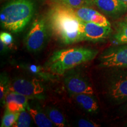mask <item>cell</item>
<instances>
[{
  "mask_svg": "<svg viewBox=\"0 0 127 127\" xmlns=\"http://www.w3.org/2000/svg\"><path fill=\"white\" fill-rule=\"evenodd\" d=\"M82 21L74 9L65 4H60L50 9L48 25L54 35L64 44H71L84 41Z\"/></svg>",
  "mask_w": 127,
  "mask_h": 127,
  "instance_id": "6da1fadb",
  "label": "cell"
},
{
  "mask_svg": "<svg viewBox=\"0 0 127 127\" xmlns=\"http://www.w3.org/2000/svg\"><path fill=\"white\" fill-rule=\"evenodd\" d=\"M98 53L97 50L85 47L58 50L53 52L44 66L55 75H64L68 70L94 60Z\"/></svg>",
  "mask_w": 127,
  "mask_h": 127,
  "instance_id": "7a4b0ae2",
  "label": "cell"
},
{
  "mask_svg": "<svg viewBox=\"0 0 127 127\" xmlns=\"http://www.w3.org/2000/svg\"><path fill=\"white\" fill-rule=\"evenodd\" d=\"M35 9V0H11L1 9V26L12 32H20L31 21Z\"/></svg>",
  "mask_w": 127,
  "mask_h": 127,
  "instance_id": "3957f363",
  "label": "cell"
},
{
  "mask_svg": "<svg viewBox=\"0 0 127 127\" xmlns=\"http://www.w3.org/2000/svg\"><path fill=\"white\" fill-rule=\"evenodd\" d=\"M104 92L109 101L115 105L127 102V69L113 68L104 82Z\"/></svg>",
  "mask_w": 127,
  "mask_h": 127,
  "instance_id": "277c9868",
  "label": "cell"
},
{
  "mask_svg": "<svg viewBox=\"0 0 127 127\" xmlns=\"http://www.w3.org/2000/svg\"><path fill=\"white\" fill-rule=\"evenodd\" d=\"M48 26L45 20L42 18L38 17L34 21L24 39L28 51L36 52L43 48L48 39Z\"/></svg>",
  "mask_w": 127,
  "mask_h": 127,
  "instance_id": "5b68a950",
  "label": "cell"
},
{
  "mask_svg": "<svg viewBox=\"0 0 127 127\" xmlns=\"http://www.w3.org/2000/svg\"><path fill=\"white\" fill-rule=\"evenodd\" d=\"M99 66L102 68L127 69V44L106 49L99 57Z\"/></svg>",
  "mask_w": 127,
  "mask_h": 127,
  "instance_id": "8992f818",
  "label": "cell"
},
{
  "mask_svg": "<svg viewBox=\"0 0 127 127\" xmlns=\"http://www.w3.org/2000/svg\"><path fill=\"white\" fill-rule=\"evenodd\" d=\"M64 82L69 94H94L93 87L87 77L79 71L71 69L66 71L64 74Z\"/></svg>",
  "mask_w": 127,
  "mask_h": 127,
  "instance_id": "52a82bcc",
  "label": "cell"
},
{
  "mask_svg": "<svg viewBox=\"0 0 127 127\" xmlns=\"http://www.w3.org/2000/svg\"><path fill=\"white\" fill-rule=\"evenodd\" d=\"M44 86L37 79L17 78L10 82L9 90L27 96L30 99L44 98Z\"/></svg>",
  "mask_w": 127,
  "mask_h": 127,
  "instance_id": "ba28073f",
  "label": "cell"
},
{
  "mask_svg": "<svg viewBox=\"0 0 127 127\" xmlns=\"http://www.w3.org/2000/svg\"><path fill=\"white\" fill-rule=\"evenodd\" d=\"M82 32L84 41L97 42L104 41L112 32L111 27L102 26L96 24L82 21Z\"/></svg>",
  "mask_w": 127,
  "mask_h": 127,
  "instance_id": "9c48e42d",
  "label": "cell"
},
{
  "mask_svg": "<svg viewBox=\"0 0 127 127\" xmlns=\"http://www.w3.org/2000/svg\"><path fill=\"white\" fill-rule=\"evenodd\" d=\"M94 4L109 17H120L127 11V3L120 0H94Z\"/></svg>",
  "mask_w": 127,
  "mask_h": 127,
  "instance_id": "30bf717a",
  "label": "cell"
},
{
  "mask_svg": "<svg viewBox=\"0 0 127 127\" xmlns=\"http://www.w3.org/2000/svg\"><path fill=\"white\" fill-rule=\"evenodd\" d=\"M77 17L84 22L93 23L105 27H111L107 18L97 11L88 7L74 9Z\"/></svg>",
  "mask_w": 127,
  "mask_h": 127,
  "instance_id": "8fae6325",
  "label": "cell"
},
{
  "mask_svg": "<svg viewBox=\"0 0 127 127\" xmlns=\"http://www.w3.org/2000/svg\"><path fill=\"white\" fill-rule=\"evenodd\" d=\"M76 103L82 109L90 114H96L99 109L98 102L93 95L88 94H70Z\"/></svg>",
  "mask_w": 127,
  "mask_h": 127,
  "instance_id": "7c38bea8",
  "label": "cell"
},
{
  "mask_svg": "<svg viewBox=\"0 0 127 127\" xmlns=\"http://www.w3.org/2000/svg\"><path fill=\"white\" fill-rule=\"evenodd\" d=\"M21 67L26 69L28 72L36 77L40 78L45 81H52L58 77V75H55L49 71L45 66L37 65L31 64H24L21 65Z\"/></svg>",
  "mask_w": 127,
  "mask_h": 127,
  "instance_id": "4fadbf2b",
  "label": "cell"
},
{
  "mask_svg": "<svg viewBox=\"0 0 127 127\" xmlns=\"http://www.w3.org/2000/svg\"><path fill=\"white\" fill-rule=\"evenodd\" d=\"M27 110L31 115L33 121L35 124L39 127H52L55 126L53 123L50 120L47 114L44 113L38 108L31 107L28 104L27 107Z\"/></svg>",
  "mask_w": 127,
  "mask_h": 127,
  "instance_id": "5bb4252c",
  "label": "cell"
},
{
  "mask_svg": "<svg viewBox=\"0 0 127 127\" xmlns=\"http://www.w3.org/2000/svg\"><path fill=\"white\" fill-rule=\"evenodd\" d=\"M112 38L116 45L127 44V17L117 24Z\"/></svg>",
  "mask_w": 127,
  "mask_h": 127,
  "instance_id": "9a60e30c",
  "label": "cell"
},
{
  "mask_svg": "<svg viewBox=\"0 0 127 127\" xmlns=\"http://www.w3.org/2000/svg\"><path fill=\"white\" fill-rule=\"evenodd\" d=\"M45 112L55 126L59 127L68 126V124L64 116L58 109L54 107H47Z\"/></svg>",
  "mask_w": 127,
  "mask_h": 127,
  "instance_id": "2e32d148",
  "label": "cell"
},
{
  "mask_svg": "<svg viewBox=\"0 0 127 127\" xmlns=\"http://www.w3.org/2000/svg\"><path fill=\"white\" fill-rule=\"evenodd\" d=\"M20 112L10 111L6 108L1 121V127H11L14 125L18 118Z\"/></svg>",
  "mask_w": 127,
  "mask_h": 127,
  "instance_id": "e0dca14e",
  "label": "cell"
},
{
  "mask_svg": "<svg viewBox=\"0 0 127 127\" xmlns=\"http://www.w3.org/2000/svg\"><path fill=\"white\" fill-rule=\"evenodd\" d=\"M32 118L29 112L25 109L20 112L18 118L13 127H29L31 125Z\"/></svg>",
  "mask_w": 127,
  "mask_h": 127,
  "instance_id": "ac0fdd59",
  "label": "cell"
},
{
  "mask_svg": "<svg viewBox=\"0 0 127 127\" xmlns=\"http://www.w3.org/2000/svg\"><path fill=\"white\" fill-rule=\"evenodd\" d=\"M9 82L8 78L4 74H1L0 78V100L1 102L5 104V96L9 90Z\"/></svg>",
  "mask_w": 127,
  "mask_h": 127,
  "instance_id": "d6986e66",
  "label": "cell"
},
{
  "mask_svg": "<svg viewBox=\"0 0 127 127\" xmlns=\"http://www.w3.org/2000/svg\"><path fill=\"white\" fill-rule=\"evenodd\" d=\"M94 4V0H66L65 5L73 9L90 7Z\"/></svg>",
  "mask_w": 127,
  "mask_h": 127,
  "instance_id": "ffe728a7",
  "label": "cell"
},
{
  "mask_svg": "<svg viewBox=\"0 0 127 127\" xmlns=\"http://www.w3.org/2000/svg\"><path fill=\"white\" fill-rule=\"evenodd\" d=\"M0 39L2 40L7 45L9 49L11 48L14 42V39L11 34L6 32H1Z\"/></svg>",
  "mask_w": 127,
  "mask_h": 127,
  "instance_id": "44dd1931",
  "label": "cell"
},
{
  "mask_svg": "<svg viewBox=\"0 0 127 127\" xmlns=\"http://www.w3.org/2000/svg\"><path fill=\"white\" fill-rule=\"evenodd\" d=\"M78 126L79 127H100V125L88 120L81 119L78 122Z\"/></svg>",
  "mask_w": 127,
  "mask_h": 127,
  "instance_id": "7402d4cb",
  "label": "cell"
},
{
  "mask_svg": "<svg viewBox=\"0 0 127 127\" xmlns=\"http://www.w3.org/2000/svg\"><path fill=\"white\" fill-rule=\"evenodd\" d=\"M9 48L8 46L4 43L2 40L0 39V51L1 54H4V52H7L8 50H9Z\"/></svg>",
  "mask_w": 127,
  "mask_h": 127,
  "instance_id": "603a6c76",
  "label": "cell"
},
{
  "mask_svg": "<svg viewBox=\"0 0 127 127\" xmlns=\"http://www.w3.org/2000/svg\"><path fill=\"white\" fill-rule=\"evenodd\" d=\"M56 1H58V2H60V4H65V2H66V0H56Z\"/></svg>",
  "mask_w": 127,
  "mask_h": 127,
  "instance_id": "cb8c5ba5",
  "label": "cell"
},
{
  "mask_svg": "<svg viewBox=\"0 0 127 127\" xmlns=\"http://www.w3.org/2000/svg\"><path fill=\"white\" fill-rule=\"evenodd\" d=\"M124 110L125 111H127V102H126V104L124 105Z\"/></svg>",
  "mask_w": 127,
  "mask_h": 127,
  "instance_id": "d4e9b609",
  "label": "cell"
},
{
  "mask_svg": "<svg viewBox=\"0 0 127 127\" xmlns=\"http://www.w3.org/2000/svg\"><path fill=\"white\" fill-rule=\"evenodd\" d=\"M120 1H123V2H127V0H120Z\"/></svg>",
  "mask_w": 127,
  "mask_h": 127,
  "instance_id": "484cf974",
  "label": "cell"
},
{
  "mask_svg": "<svg viewBox=\"0 0 127 127\" xmlns=\"http://www.w3.org/2000/svg\"><path fill=\"white\" fill-rule=\"evenodd\" d=\"M1 1H4V0H1Z\"/></svg>",
  "mask_w": 127,
  "mask_h": 127,
  "instance_id": "4316f807",
  "label": "cell"
},
{
  "mask_svg": "<svg viewBox=\"0 0 127 127\" xmlns=\"http://www.w3.org/2000/svg\"></svg>",
  "mask_w": 127,
  "mask_h": 127,
  "instance_id": "83f0119b",
  "label": "cell"
}]
</instances>
